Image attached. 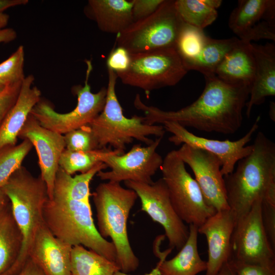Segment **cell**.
<instances>
[{
    "mask_svg": "<svg viewBox=\"0 0 275 275\" xmlns=\"http://www.w3.org/2000/svg\"><path fill=\"white\" fill-rule=\"evenodd\" d=\"M176 10L186 23L204 30L217 17V12L208 6L204 0L175 1Z\"/></svg>",
    "mask_w": 275,
    "mask_h": 275,
    "instance_id": "obj_30",
    "label": "cell"
},
{
    "mask_svg": "<svg viewBox=\"0 0 275 275\" xmlns=\"http://www.w3.org/2000/svg\"><path fill=\"white\" fill-rule=\"evenodd\" d=\"M72 248L54 236L43 223L35 235L29 258L45 275H71Z\"/></svg>",
    "mask_w": 275,
    "mask_h": 275,
    "instance_id": "obj_19",
    "label": "cell"
},
{
    "mask_svg": "<svg viewBox=\"0 0 275 275\" xmlns=\"http://www.w3.org/2000/svg\"><path fill=\"white\" fill-rule=\"evenodd\" d=\"M85 62L87 70L85 85L74 88L77 97L76 106L70 112L61 114L54 111L46 102L40 101L31 114L42 126L63 135L89 125L102 112L106 101L107 88L103 87L96 93L91 92L89 80L93 66L91 60Z\"/></svg>",
    "mask_w": 275,
    "mask_h": 275,
    "instance_id": "obj_10",
    "label": "cell"
},
{
    "mask_svg": "<svg viewBox=\"0 0 275 275\" xmlns=\"http://www.w3.org/2000/svg\"><path fill=\"white\" fill-rule=\"evenodd\" d=\"M131 54L124 48L114 47L109 53L106 60L107 69L116 74L126 71L130 64Z\"/></svg>",
    "mask_w": 275,
    "mask_h": 275,
    "instance_id": "obj_35",
    "label": "cell"
},
{
    "mask_svg": "<svg viewBox=\"0 0 275 275\" xmlns=\"http://www.w3.org/2000/svg\"><path fill=\"white\" fill-rule=\"evenodd\" d=\"M65 149L71 151H88L99 148L97 139L89 125L72 130L64 135Z\"/></svg>",
    "mask_w": 275,
    "mask_h": 275,
    "instance_id": "obj_34",
    "label": "cell"
},
{
    "mask_svg": "<svg viewBox=\"0 0 275 275\" xmlns=\"http://www.w3.org/2000/svg\"><path fill=\"white\" fill-rule=\"evenodd\" d=\"M5 86L1 81H0V92H2L6 87Z\"/></svg>",
    "mask_w": 275,
    "mask_h": 275,
    "instance_id": "obj_49",
    "label": "cell"
},
{
    "mask_svg": "<svg viewBox=\"0 0 275 275\" xmlns=\"http://www.w3.org/2000/svg\"><path fill=\"white\" fill-rule=\"evenodd\" d=\"M42 214L44 224L57 238L72 246L81 245L116 262L114 245L98 232L90 202L54 194L44 203Z\"/></svg>",
    "mask_w": 275,
    "mask_h": 275,
    "instance_id": "obj_3",
    "label": "cell"
},
{
    "mask_svg": "<svg viewBox=\"0 0 275 275\" xmlns=\"http://www.w3.org/2000/svg\"><path fill=\"white\" fill-rule=\"evenodd\" d=\"M9 20V15L4 13H0V30L5 29Z\"/></svg>",
    "mask_w": 275,
    "mask_h": 275,
    "instance_id": "obj_45",
    "label": "cell"
},
{
    "mask_svg": "<svg viewBox=\"0 0 275 275\" xmlns=\"http://www.w3.org/2000/svg\"><path fill=\"white\" fill-rule=\"evenodd\" d=\"M22 82L7 86L0 92V126L9 111L16 102L19 94Z\"/></svg>",
    "mask_w": 275,
    "mask_h": 275,
    "instance_id": "obj_36",
    "label": "cell"
},
{
    "mask_svg": "<svg viewBox=\"0 0 275 275\" xmlns=\"http://www.w3.org/2000/svg\"><path fill=\"white\" fill-rule=\"evenodd\" d=\"M176 150L169 152L160 168L172 206L181 219L198 227L216 211L206 201L197 181Z\"/></svg>",
    "mask_w": 275,
    "mask_h": 275,
    "instance_id": "obj_8",
    "label": "cell"
},
{
    "mask_svg": "<svg viewBox=\"0 0 275 275\" xmlns=\"http://www.w3.org/2000/svg\"><path fill=\"white\" fill-rule=\"evenodd\" d=\"M9 201L8 198L5 194L2 188L0 187V209Z\"/></svg>",
    "mask_w": 275,
    "mask_h": 275,
    "instance_id": "obj_47",
    "label": "cell"
},
{
    "mask_svg": "<svg viewBox=\"0 0 275 275\" xmlns=\"http://www.w3.org/2000/svg\"><path fill=\"white\" fill-rule=\"evenodd\" d=\"M216 275H236L231 263L229 261L225 263Z\"/></svg>",
    "mask_w": 275,
    "mask_h": 275,
    "instance_id": "obj_43",
    "label": "cell"
},
{
    "mask_svg": "<svg viewBox=\"0 0 275 275\" xmlns=\"http://www.w3.org/2000/svg\"><path fill=\"white\" fill-rule=\"evenodd\" d=\"M236 275H275V268L230 261Z\"/></svg>",
    "mask_w": 275,
    "mask_h": 275,
    "instance_id": "obj_39",
    "label": "cell"
},
{
    "mask_svg": "<svg viewBox=\"0 0 275 275\" xmlns=\"http://www.w3.org/2000/svg\"><path fill=\"white\" fill-rule=\"evenodd\" d=\"M28 2V0H0V13L9 8L25 5Z\"/></svg>",
    "mask_w": 275,
    "mask_h": 275,
    "instance_id": "obj_42",
    "label": "cell"
},
{
    "mask_svg": "<svg viewBox=\"0 0 275 275\" xmlns=\"http://www.w3.org/2000/svg\"><path fill=\"white\" fill-rule=\"evenodd\" d=\"M208 38L203 30L184 22L175 46L183 63L194 59L200 53Z\"/></svg>",
    "mask_w": 275,
    "mask_h": 275,
    "instance_id": "obj_31",
    "label": "cell"
},
{
    "mask_svg": "<svg viewBox=\"0 0 275 275\" xmlns=\"http://www.w3.org/2000/svg\"><path fill=\"white\" fill-rule=\"evenodd\" d=\"M22 244V236L9 201L0 209V275H4L14 264Z\"/></svg>",
    "mask_w": 275,
    "mask_h": 275,
    "instance_id": "obj_25",
    "label": "cell"
},
{
    "mask_svg": "<svg viewBox=\"0 0 275 275\" xmlns=\"http://www.w3.org/2000/svg\"><path fill=\"white\" fill-rule=\"evenodd\" d=\"M159 265L157 263L156 267L153 268L150 272L145 274L144 275H160L159 270ZM114 275H132L129 273H125L120 270H118L115 272Z\"/></svg>",
    "mask_w": 275,
    "mask_h": 275,
    "instance_id": "obj_44",
    "label": "cell"
},
{
    "mask_svg": "<svg viewBox=\"0 0 275 275\" xmlns=\"http://www.w3.org/2000/svg\"><path fill=\"white\" fill-rule=\"evenodd\" d=\"M252 147L233 171L224 176L228 204L236 222L257 201L275 203V144L259 131Z\"/></svg>",
    "mask_w": 275,
    "mask_h": 275,
    "instance_id": "obj_2",
    "label": "cell"
},
{
    "mask_svg": "<svg viewBox=\"0 0 275 275\" xmlns=\"http://www.w3.org/2000/svg\"><path fill=\"white\" fill-rule=\"evenodd\" d=\"M17 37L16 31L12 28L0 30V43H8L14 40Z\"/></svg>",
    "mask_w": 275,
    "mask_h": 275,
    "instance_id": "obj_41",
    "label": "cell"
},
{
    "mask_svg": "<svg viewBox=\"0 0 275 275\" xmlns=\"http://www.w3.org/2000/svg\"><path fill=\"white\" fill-rule=\"evenodd\" d=\"M256 69L246 102V115L249 118L253 107L262 104L267 97L275 95V45L272 43L259 45L251 43Z\"/></svg>",
    "mask_w": 275,
    "mask_h": 275,
    "instance_id": "obj_20",
    "label": "cell"
},
{
    "mask_svg": "<svg viewBox=\"0 0 275 275\" xmlns=\"http://www.w3.org/2000/svg\"><path fill=\"white\" fill-rule=\"evenodd\" d=\"M164 0H132V16L133 22L153 13Z\"/></svg>",
    "mask_w": 275,
    "mask_h": 275,
    "instance_id": "obj_38",
    "label": "cell"
},
{
    "mask_svg": "<svg viewBox=\"0 0 275 275\" xmlns=\"http://www.w3.org/2000/svg\"><path fill=\"white\" fill-rule=\"evenodd\" d=\"M205 88L194 102L176 111H166L145 104L136 94L134 107L144 112L145 123L148 125L176 122L207 132L232 134L241 126L242 111L250 88L227 84L215 74L204 76Z\"/></svg>",
    "mask_w": 275,
    "mask_h": 275,
    "instance_id": "obj_1",
    "label": "cell"
},
{
    "mask_svg": "<svg viewBox=\"0 0 275 275\" xmlns=\"http://www.w3.org/2000/svg\"><path fill=\"white\" fill-rule=\"evenodd\" d=\"M235 224L234 214L226 209L217 211L198 228V233L205 235L207 242L206 275H216L223 266L230 261Z\"/></svg>",
    "mask_w": 275,
    "mask_h": 275,
    "instance_id": "obj_18",
    "label": "cell"
},
{
    "mask_svg": "<svg viewBox=\"0 0 275 275\" xmlns=\"http://www.w3.org/2000/svg\"><path fill=\"white\" fill-rule=\"evenodd\" d=\"M107 168L104 163L100 162L88 172L73 177L59 167L55 178L53 195L90 202V184L91 180L99 171Z\"/></svg>",
    "mask_w": 275,
    "mask_h": 275,
    "instance_id": "obj_26",
    "label": "cell"
},
{
    "mask_svg": "<svg viewBox=\"0 0 275 275\" xmlns=\"http://www.w3.org/2000/svg\"><path fill=\"white\" fill-rule=\"evenodd\" d=\"M17 275H45L39 266L30 258Z\"/></svg>",
    "mask_w": 275,
    "mask_h": 275,
    "instance_id": "obj_40",
    "label": "cell"
},
{
    "mask_svg": "<svg viewBox=\"0 0 275 275\" xmlns=\"http://www.w3.org/2000/svg\"><path fill=\"white\" fill-rule=\"evenodd\" d=\"M239 40L236 37L224 39L209 37L200 53L184 65L188 71H199L204 76L214 74L216 69L226 55Z\"/></svg>",
    "mask_w": 275,
    "mask_h": 275,
    "instance_id": "obj_27",
    "label": "cell"
},
{
    "mask_svg": "<svg viewBox=\"0 0 275 275\" xmlns=\"http://www.w3.org/2000/svg\"><path fill=\"white\" fill-rule=\"evenodd\" d=\"M120 270L116 262L77 245L71 252V275H114Z\"/></svg>",
    "mask_w": 275,
    "mask_h": 275,
    "instance_id": "obj_28",
    "label": "cell"
},
{
    "mask_svg": "<svg viewBox=\"0 0 275 275\" xmlns=\"http://www.w3.org/2000/svg\"><path fill=\"white\" fill-rule=\"evenodd\" d=\"M184 23L176 10L175 1L164 0L151 15L133 22L117 34L115 45L130 54L175 48Z\"/></svg>",
    "mask_w": 275,
    "mask_h": 275,
    "instance_id": "obj_7",
    "label": "cell"
},
{
    "mask_svg": "<svg viewBox=\"0 0 275 275\" xmlns=\"http://www.w3.org/2000/svg\"><path fill=\"white\" fill-rule=\"evenodd\" d=\"M132 4V1L89 0L87 11L101 31L118 34L133 22Z\"/></svg>",
    "mask_w": 275,
    "mask_h": 275,
    "instance_id": "obj_24",
    "label": "cell"
},
{
    "mask_svg": "<svg viewBox=\"0 0 275 275\" xmlns=\"http://www.w3.org/2000/svg\"><path fill=\"white\" fill-rule=\"evenodd\" d=\"M115 150L110 148L98 149L88 151H71L66 149L59 162V167L69 175L76 172H88L100 162L104 157Z\"/></svg>",
    "mask_w": 275,
    "mask_h": 275,
    "instance_id": "obj_29",
    "label": "cell"
},
{
    "mask_svg": "<svg viewBox=\"0 0 275 275\" xmlns=\"http://www.w3.org/2000/svg\"><path fill=\"white\" fill-rule=\"evenodd\" d=\"M108 70V84L106 101L102 112L89 124L99 148H107L125 153L126 146L133 139L146 145L154 140L149 136L163 138L166 130L161 125H148L143 116L125 117L117 98L115 87L118 76Z\"/></svg>",
    "mask_w": 275,
    "mask_h": 275,
    "instance_id": "obj_6",
    "label": "cell"
},
{
    "mask_svg": "<svg viewBox=\"0 0 275 275\" xmlns=\"http://www.w3.org/2000/svg\"><path fill=\"white\" fill-rule=\"evenodd\" d=\"M130 54L128 69L116 74L123 84L142 89L148 97L154 90L175 86L188 71L175 48Z\"/></svg>",
    "mask_w": 275,
    "mask_h": 275,
    "instance_id": "obj_9",
    "label": "cell"
},
{
    "mask_svg": "<svg viewBox=\"0 0 275 275\" xmlns=\"http://www.w3.org/2000/svg\"><path fill=\"white\" fill-rule=\"evenodd\" d=\"M138 198L132 189L112 181L99 184L93 194L97 229L103 238H111L116 251V263L125 273L135 271L140 263L130 245L127 227L130 210Z\"/></svg>",
    "mask_w": 275,
    "mask_h": 275,
    "instance_id": "obj_4",
    "label": "cell"
},
{
    "mask_svg": "<svg viewBox=\"0 0 275 275\" xmlns=\"http://www.w3.org/2000/svg\"><path fill=\"white\" fill-rule=\"evenodd\" d=\"M255 69V60L251 43L239 40L226 55L214 74L227 84L251 88Z\"/></svg>",
    "mask_w": 275,
    "mask_h": 275,
    "instance_id": "obj_22",
    "label": "cell"
},
{
    "mask_svg": "<svg viewBox=\"0 0 275 275\" xmlns=\"http://www.w3.org/2000/svg\"><path fill=\"white\" fill-rule=\"evenodd\" d=\"M229 26L238 39L252 43L275 40V1L240 0L230 14Z\"/></svg>",
    "mask_w": 275,
    "mask_h": 275,
    "instance_id": "obj_16",
    "label": "cell"
},
{
    "mask_svg": "<svg viewBox=\"0 0 275 275\" xmlns=\"http://www.w3.org/2000/svg\"><path fill=\"white\" fill-rule=\"evenodd\" d=\"M2 188L10 202L14 218L22 236L19 256L4 275H17L29 258L37 230L44 223L43 207L49 198L46 184L41 176H33L22 166L11 175Z\"/></svg>",
    "mask_w": 275,
    "mask_h": 275,
    "instance_id": "obj_5",
    "label": "cell"
},
{
    "mask_svg": "<svg viewBox=\"0 0 275 275\" xmlns=\"http://www.w3.org/2000/svg\"><path fill=\"white\" fill-rule=\"evenodd\" d=\"M176 151L193 172L195 179L208 205L216 211L230 209L219 159L210 152L184 144Z\"/></svg>",
    "mask_w": 275,
    "mask_h": 275,
    "instance_id": "obj_15",
    "label": "cell"
},
{
    "mask_svg": "<svg viewBox=\"0 0 275 275\" xmlns=\"http://www.w3.org/2000/svg\"><path fill=\"white\" fill-rule=\"evenodd\" d=\"M260 119L258 116L245 135L236 141H220L199 136L176 122H165L162 124L165 130L172 134L169 141L175 145L184 144L215 155L221 161V173L225 176L232 173L238 161L251 152L252 145L247 144L258 130Z\"/></svg>",
    "mask_w": 275,
    "mask_h": 275,
    "instance_id": "obj_14",
    "label": "cell"
},
{
    "mask_svg": "<svg viewBox=\"0 0 275 275\" xmlns=\"http://www.w3.org/2000/svg\"><path fill=\"white\" fill-rule=\"evenodd\" d=\"M162 138H157L146 147L133 145L127 153L115 150L104 157L102 162L111 170L99 171L96 175L102 180L121 182L125 181L151 184L152 177L160 170L163 162L156 151Z\"/></svg>",
    "mask_w": 275,
    "mask_h": 275,
    "instance_id": "obj_13",
    "label": "cell"
},
{
    "mask_svg": "<svg viewBox=\"0 0 275 275\" xmlns=\"http://www.w3.org/2000/svg\"><path fill=\"white\" fill-rule=\"evenodd\" d=\"M24 50L22 45L7 60L0 63V81L5 86L22 82L23 73Z\"/></svg>",
    "mask_w": 275,
    "mask_h": 275,
    "instance_id": "obj_33",
    "label": "cell"
},
{
    "mask_svg": "<svg viewBox=\"0 0 275 275\" xmlns=\"http://www.w3.org/2000/svg\"><path fill=\"white\" fill-rule=\"evenodd\" d=\"M18 138L29 140L35 147L40 175L46 184L49 199H52L59 160L65 149L64 135L42 126L30 113Z\"/></svg>",
    "mask_w": 275,
    "mask_h": 275,
    "instance_id": "obj_17",
    "label": "cell"
},
{
    "mask_svg": "<svg viewBox=\"0 0 275 275\" xmlns=\"http://www.w3.org/2000/svg\"><path fill=\"white\" fill-rule=\"evenodd\" d=\"M274 108V103L273 102H271L269 106V114L270 118L273 121L275 120Z\"/></svg>",
    "mask_w": 275,
    "mask_h": 275,
    "instance_id": "obj_48",
    "label": "cell"
},
{
    "mask_svg": "<svg viewBox=\"0 0 275 275\" xmlns=\"http://www.w3.org/2000/svg\"><path fill=\"white\" fill-rule=\"evenodd\" d=\"M205 3L209 7L217 9L222 4L221 0H204Z\"/></svg>",
    "mask_w": 275,
    "mask_h": 275,
    "instance_id": "obj_46",
    "label": "cell"
},
{
    "mask_svg": "<svg viewBox=\"0 0 275 275\" xmlns=\"http://www.w3.org/2000/svg\"><path fill=\"white\" fill-rule=\"evenodd\" d=\"M33 146L29 140L24 139L17 145L7 146L0 150V187L22 166L24 158Z\"/></svg>",
    "mask_w": 275,
    "mask_h": 275,
    "instance_id": "obj_32",
    "label": "cell"
},
{
    "mask_svg": "<svg viewBox=\"0 0 275 275\" xmlns=\"http://www.w3.org/2000/svg\"><path fill=\"white\" fill-rule=\"evenodd\" d=\"M124 182L136 193L141 201V210L163 228L170 248L180 250L188 238L189 227L174 210L162 178L151 184L130 180Z\"/></svg>",
    "mask_w": 275,
    "mask_h": 275,
    "instance_id": "obj_12",
    "label": "cell"
},
{
    "mask_svg": "<svg viewBox=\"0 0 275 275\" xmlns=\"http://www.w3.org/2000/svg\"><path fill=\"white\" fill-rule=\"evenodd\" d=\"M261 201L236 222L231 239L230 261L275 268V251L264 229Z\"/></svg>",
    "mask_w": 275,
    "mask_h": 275,
    "instance_id": "obj_11",
    "label": "cell"
},
{
    "mask_svg": "<svg viewBox=\"0 0 275 275\" xmlns=\"http://www.w3.org/2000/svg\"><path fill=\"white\" fill-rule=\"evenodd\" d=\"M34 79L32 75L25 77L15 103L0 126V150L16 145L18 134L28 117L40 101V90L32 86Z\"/></svg>",
    "mask_w": 275,
    "mask_h": 275,
    "instance_id": "obj_21",
    "label": "cell"
},
{
    "mask_svg": "<svg viewBox=\"0 0 275 275\" xmlns=\"http://www.w3.org/2000/svg\"><path fill=\"white\" fill-rule=\"evenodd\" d=\"M262 221L271 247L275 251V203H261Z\"/></svg>",
    "mask_w": 275,
    "mask_h": 275,
    "instance_id": "obj_37",
    "label": "cell"
},
{
    "mask_svg": "<svg viewBox=\"0 0 275 275\" xmlns=\"http://www.w3.org/2000/svg\"><path fill=\"white\" fill-rule=\"evenodd\" d=\"M188 227L187 240L175 257L166 260L172 250L170 248L157 254L160 275H197L206 271V261L202 259L198 250V227L194 225Z\"/></svg>",
    "mask_w": 275,
    "mask_h": 275,
    "instance_id": "obj_23",
    "label": "cell"
}]
</instances>
